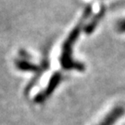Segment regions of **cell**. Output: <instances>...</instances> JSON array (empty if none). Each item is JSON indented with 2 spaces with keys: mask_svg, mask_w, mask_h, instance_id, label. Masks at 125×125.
I'll use <instances>...</instances> for the list:
<instances>
[{
  "mask_svg": "<svg viewBox=\"0 0 125 125\" xmlns=\"http://www.w3.org/2000/svg\"><path fill=\"white\" fill-rule=\"evenodd\" d=\"M125 112V109L123 107L119 106L116 107L113 110L107 114V116L98 125H114L120 118H121Z\"/></svg>",
  "mask_w": 125,
  "mask_h": 125,
  "instance_id": "obj_2",
  "label": "cell"
},
{
  "mask_svg": "<svg viewBox=\"0 0 125 125\" xmlns=\"http://www.w3.org/2000/svg\"><path fill=\"white\" fill-rule=\"evenodd\" d=\"M118 30L119 31L125 32V20H122L118 23Z\"/></svg>",
  "mask_w": 125,
  "mask_h": 125,
  "instance_id": "obj_3",
  "label": "cell"
},
{
  "mask_svg": "<svg viewBox=\"0 0 125 125\" xmlns=\"http://www.w3.org/2000/svg\"><path fill=\"white\" fill-rule=\"evenodd\" d=\"M60 78H61V76L59 75V74H58V73L55 74V75L52 77V79L50 80L49 83H48L47 87H46V89H45L43 93H41L40 94H38V95L36 96L35 102L41 103V102H43V101H45V99L47 98L50 94L53 93L55 88L58 86V83H59V81H60Z\"/></svg>",
  "mask_w": 125,
  "mask_h": 125,
  "instance_id": "obj_1",
  "label": "cell"
}]
</instances>
